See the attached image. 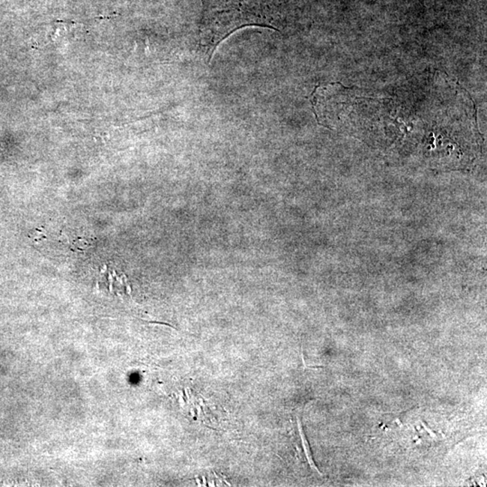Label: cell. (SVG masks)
Returning <instances> with one entry per match:
<instances>
[{
    "label": "cell",
    "instance_id": "6da1fadb",
    "mask_svg": "<svg viewBox=\"0 0 487 487\" xmlns=\"http://www.w3.org/2000/svg\"><path fill=\"white\" fill-rule=\"evenodd\" d=\"M247 26L274 28L262 0H202L199 47L210 62L221 42Z\"/></svg>",
    "mask_w": 487,
    "mask_h": 487
},
{
    "label": "cell",
    "instance_id": "7a4b0ae2",
    "mask_svg": "<svg viewBox=\"0 0 487 487\" xmlns=\"http://www.w3.org/2000/svg\"><path fill=\"white\" fill-rule=\"evenodd\" d=\"M298 427H299V432H300V435L301 438V442H303V450L304 452H306V458L308 459V461H309V464L310 467L312 468V469H315V471L318 472L319 475H321V472L319 471L318 468L316 467L315 464V461H313L312 457V452H310V445L308 443L307 439L306 437V435H304L303 427H301V420L298 419Z\"/></svg>",
    "mask_w": 487,
    "mask_h": 487
}]
</instances>
